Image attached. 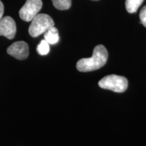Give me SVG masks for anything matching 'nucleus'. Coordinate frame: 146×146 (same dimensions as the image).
Returning a JSON list of instances; mask_svg holds the SVG:
<instances>
[{"instance_id":"obj_1","label":"nucleus","mask_w":146,"mask_h":146,"mask_svg":"<svg viewBox=\"0 0 146 146\" xmlns=\"http://www.w3.org/2000/svg\"><path fill=\"white\" fill-rule=\"evenodd\" d=\"M108 53L103 45L95 47L91 58H82L76 63V68L80 72H90L104 66L107 62Z\"/></svg>"},{"instance_id":"obj_2","label":"nucleus","mask_w":146,"mask_h":146,"mask_svg":"<svg viewBox=\"0 0 146 146\" xmlns=\"http://www.w3.org/2000/svg\"><path fill=\"white\" fill-rule=\"evenodd\" d=\"M54 21L50 16L45 14H38L31 21L29 33L33 37L41 35L54 27Z\"/></svg>"},{"instance_id":"obj_3","label":"nucleus","mask_w":146,"mask_h":146,"mask_svg":"<svg viewBox=\"0 0 146 146\" xmlns=\"http://www.w3.org/2000/svg\"><path fill=\"white\" fill-rule=\"evenodd\" d=\"M102 89H108L114 92L123 93L128 87V80L125 76L111 74L104 77L98 83Z\"/></svg>"},{"instance_id":"obj_4","label":"nucleus","mask_w":146,"mask_h":146,"mask_svg":"<svg viewBox=\"0 0 146 146\" xmlns=\"http://www.w3.org/2000/svg\"><path fill=\"white\" fill-rule=\"evenodd\" d=\"M43 6L41 0H27L19 11L20 18L24 21L31 22Z\"/></svg>"},{"instance_id":"obj_5","label":"nucleus","mask_w":146,"mask_h":146,"mask_svg":"<svg viewBox=\"0 0 146 146\" xmlns=\"http://www.w3.org/2000/svg\"><path fill=\"white\" fill-rule=\"evenodd\" d=\"M7 52L16 59L20 60H25L29 56V45L26 42L23 41L14 42L10 47H8Z\"/></svg>"},{"instance_id":"obj_6","label":"nucleus","mask_w":146,"mask_h":146,"mask_svg":"<svg viewBox=\"0 0 146 146\" xmlns=\"http://www.w3.org/2000/svg\"><path fill=\"white\" fill-rule=\"evenodd\" d=\"M16 25L14 20L10 16H5L0 21V36L8 39H13L16 35Z\"/></svg>"},{"instance_id":"obj_7","label":"nucleus","mask_w":146,"mask_h":146,"mask_svg":"<svg viewBox=\"0 0 146 146\" xmlns=\"http://www.w3.org/2000/svg\"><path fill=\"white\" fill-rule=\"evenodd\" d=\"M59 33L56 27H53L44 33V39L49 44H56L59 41Z\"/></svg>"},{"instance_id":"obj_8","label":"nucleus","mask_w":146,"mask_h":146,"mask_svg":"<svg viewBox=\"0 0 146 146\" xmlns=\"http://www.w3.org/2000/svg\"><path fill=\"white\" fill-rule=\"evenodd\" d=\"M143 0H126L125 7L129 13H135L143 3Z\"/></svg>"},{"instance_id":"obj_9","label":"nucleus","mask_w":146,"mask_h":146,"mask_svg":"<svg viewBox=\"0 0 146 146\" xmlns=\"http://www.w3.org/2000/svg\"><path fill=\"white\" fill-rule=\"evenodd\" d=\"M53 5L56 9L60 10H68L71 7V0H52Z\"/></svg>"},{"instance_id":"obj_10","label":"nucleus","mask_w":146,"mask_h":146,"mask_svg":"<svg viewBox=\"0 0 146 146\" xmlns=\"http://www.w3.org/2000/svg\"><path fill=\"white\" fill-rule=\"evenodd\" d=\"M36 52L41 56H45L50 52V44L45 39L42 40L36 47Z\"/></svg>"},{"instance_id":"obj_11","label":"nucleus","mask_w":146,"mask_h":146,"mask_svg":"<svg viewBox=\"0 0 146 146\" xmlns=\"http://www.w3.org/2000/svg\"><path fill=\"white\" fill-rule=\"evenodd\" d=\"M139 18L142 25L146 27V5H145L141 10L139 14Z\"/></svg>"},{"instance_id":"obj_12","label":"nucleus","mask_w":146,"mask_h":146,"mask_svg":"<svg viewBox=\"0 0 146 146\" xmlns=\"http://www.w3.org/2000/svg\"><path fill=\"white\" fill-rule=\"evenodd\" d=\"M3 12H4V6H3L2 1L0 0V21H1V18H3L2 16L3 14Z\"/></svg>"},{"instance_id":"obj_13","label":"nucleus","mask_w":146,"mask_h":146,"mask_svg":"<svg viewBox=\"0 0 146 146\" xmlns=\"http://www.w3.org/2000/svg\"><path fill=\"white\" fill-rule=\"evenodd\" d=\"M93 1H97V0H93Z\"/></svg>"}]
</instances>
